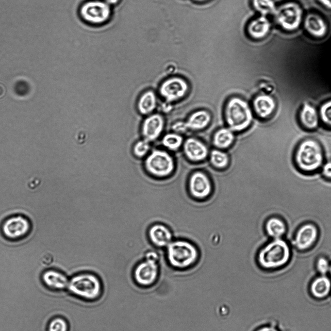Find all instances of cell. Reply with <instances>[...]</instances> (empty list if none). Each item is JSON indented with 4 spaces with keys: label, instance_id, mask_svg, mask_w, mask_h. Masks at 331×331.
I'll return each mask as SVG.
<instances>
[{
    "label": "cell",
    "instance_id": "cell-1",
    "mask_svg": "<svg viewBox=\"0 0 331 331\" xmlns=\"http://www.w3.org/2000/svg\"><path fill=\"white\" fill-rule=\"evenodd\" d=\"M292 254L291 246L284 238L271 239L259 250L256 261L262 269L273 271L288 265Z\"/></svg>",
    "mask_w": 331,
    "mask_h": 331
},
{
    "label": "cell",
    "instance_id": "cell-2",
    "mask_svg": "<svg viewBox=\"0 0 331 331\" xmlns=\"http://www.w3.org/2000/svg\"><path fill=\"white\" fill-rule=\"evenodd\" d=\"M324 163V155L320 144L313 138L302 140L294 156V165L300 172L313 174L320 171Z\"/></svg>",
    "mask_w": 331,
    "mask_h": 331
},
{
    "label": "cell",
    "instance_id": "cell-3",
    "mask_svg": "<svg viewBox=\"0 0 331 331\" xmlns=\"http://www.w3.org/2000/svg\"><path fill=\"white\" fill-rule=\"evenodd\" d=\"M67 289L72 296L86 302H94L102 295L103 286L100 278L90 271L78 272L69 279Z\"/></svg>",
    "mask_w": 331,
    "mask_h": 331
},
{
    "label": "cell",
    "instance_id": "cell-4",
    "mask_svg": "<svg viewBox=\"0 0 331 331\" xmlns=\"http://www.w3.org/2000/svg\"><path fill=\"white\" fill-rule=\"evenodd\" d=\"M167 264L172 268L184 270L198 262L199 252L192 242L184 239H174L164 249Z\"/></svg>",
    "mask_w": 331,
    "mask_h": 331
},
{
    "label": "cell",
    "instance_id": "cell-5",
    "mask_svg": "<svg viewBox=\"0 0 331 331\" xmlns=\"http://www.w3.org/2000/svg\"><path fill=\"white\" fill-rule=\"evenodd\" d=\"M176 165L172 157L166 151L155 149L145 158L143 168L150 177L158 180L169 178L174 173Z\"/></svg>",
    "mask_w": 331,
    "mask_h": 331
},
{
    "label": "cell",
    "instance_id": "cell-6",
    "mask_svg": "<svg viewBox=\"0 0 331 331\" xmlns=\"http://www.w3.org/2000/svg\"><path fill=\"white\" fill-rule=\"evenodd\" d=\"M225 113L226 122L232 131H241L246 129L253 119L248 104L239 98H232L228 102Z\"/></svg>",
    "mask_w": 331,
    "mask_h": 331
},
{
    "label": "cell",
    "instance_id": "cell-7",
    "mask_svg": "<svg viewBox=\"0 0 331 331\" xmlns=\"http://www.w3.org/2000/svg\"><path fill=\"white\" fill-rule=\"evenodd\" d=\"M33 224L26 215L22 214H13L5 218L0 225V232L4 239L11 242L22 240L28 236Z\"/></svg>",
    "mask_w": 331,
    "mask_h": 331
},
{
    "label": "cell",
    "instance_id": "cell-8",
    "mask_svg": "<svg viewBox=\"0 0 331 331\" xmlns=\"http://www.w3.org/2000/svg\"><path fill=\"white\" fill-rule=\"evenodd\" d=\"M273 15L276 24L288 32L297 30L304 18L301 6L295 1L285 2L277 6Z\"/></svg>",
    "mask_w": 331,
    "mask_h": 331
},
{
    "label": "cell",
    "instance_id": "cell-9",
    "mask_svg": "<svg viewBox=\"0 0 331 331\" xmlns=\"http://www.w3.org/2000/svg\"><path fill=\"white\" fill-rule=\"evenodd\" d=\"M187 188L190 196L193 199L203 200L211 196L214 186L209 174L203 169L195 166L188 176Z\"/></svg>",
    "mask_w": 331,
    "mask_h": 331
},
{
    "label": "cell",
    "instance_id": "cell-10",
    "mask_svg": "<svg viewBox=\"0 0 331 331\" xmlns=\"http://www.w3.org/2000/svg\"><path fill=\"white\" fill-rule=\"evenodd\" d=\"M161 274L160 261L142 259L134 265L132 275L135 284L142 288L152 286L158 281Z\"/></svg>",
    "mask_w": 331,
    "mask_h": 331
},
{
    "label": "cell",
    "instance_id": "cell-11",
    "mask_svg": "<svg viewBox=\"0 0 331 331\" xmlns=\"http://www.w3.org/2000/svg\"><path fill=\"white\" fill-rule=\"evenodd\" d=\"M319 236V230L314 222L308 221L300 224L293 236L287 240L292 247L304 252L311 249L316 244Z\"/></svg>",
    "mask_w": 331,
    "mask_h": 331
},
{
    "label": "cell",
    "instance_id": "cell-12",
    "mask_svg": "<svg viewBox=\"0 0 331 331\" xmlns=\"http://www.w3.org/2000/svg\"><path fill=\"white\" fill-rule=\"evenodd\" d=\"M80 15L86 22L100 25L106 22L111 16L110 5L104 0H92L83 3L80 9Z\"/></svg>",
    "mask_w": 331,
    "mask_h": 331
},
{
    "label": "cell",
    "instance_id": "cell-13",
    "mask_svg": "<svg viewBox=\"0 0 331 331\" xmlns=\"http://www.w3.org/2000/svg\"><path fill=\"white\" fill-rule=\"evenodd\" d=\"M147 234L150 244L158 249H165L174 239L169 227L161 222L151 224L147 230Z\"/></svg>",
    "mask_w": 331,
    "mask_h": 331
},
{
    "label": "cell",
    "instance_id": "cell-14",
    "mask_svg": "<svg viewBox=\"0 0 331 331\" xmlns=\"http://www.w3.org/2000/svg\"><path fill=\"white\" fill-rule=\"evenodd\" d=\"M187 83L178 77L169 78L160 86V95L167 102L176 101L183 97L188 90Z\"/></svg>",
    "mask_w": 331,
    "mask_h": 331
},
{
    "label": "cell",
    "instance_id": "cell-15",
    "mask_svg": "<svg viewBox=\"0 0 331 331\" xmlns=\"http://www.w3.org/2000/svg\"><path fill=\"white\" fill-rule=\"evenodd\" d=\"M164 127V119L159 114H152L144 120L141 133L144 139L151 142L156 140L162 133Z\"/></svg>",
    "mask_w": 331,
    "mask_h": 331
},
{
    "label": "cell",
    "instance_id": "cell-16",
    "mask_svg": "<svg viewBox=\"0 0 331 331\" xmlns=\"http://www.w3.org/2000/svg\"><path fill=\"white\" fill-rule=\"evenodd\" d=\"M41 281L46 288L52 291H62L67 289L69 279L61 271L50 268L45 270L41 275Z\"/></svg>",
    "mask_w": 331,
    "mask_h": 331
},
{
    "label": "cell",
    "instance_id": "cell-17",
    "mask_svg": "<svg viewBox=\"0 0 331 331\" xmlns=\"http://www.w3.org/2000/svg\"><path fill=\"white\" fill-rule=\"evenodd\" d=\"M302 23L306 32L314 38H322L327 34L328 24L322 17L317 13H308L304 17Z\"/></svg>",
    "mask_w": 331,
    "mask_h": 331
},
{
    "label": "cell",
    "instance_id": "cell-18",
    "mask_svg": "<svg viewBox=\"0 0 331 331\" xmlns=\"http://www.w3.org/2000/svg\"><path fill=\"white\" fill-rule=\"evenodd\" d=\"M184 154L186 158L193 163H199L204 161L208 155L207 147L198 140L189 138L185 141L183 145Z\"/></svg>",
    "mask_w": 331,
    "mask_h": 331
},
{
    "label": "cell",
    "instance_id": "cell-19",
    "mask_svg": "<svg viewBox=\"0 0 331 331\" xmlns=\"http://www.w3.org/2000/svg\"><path fill=\"white\" fill-rule=\"evenodd\" d=\"M253 107L256 114L262 118H267L275 112L277 103L274 98L270 95L262 94L254 99Z\"/></svg>",
    "mask_w": 331,
    "mask_h": 331
},
{
    "label": "cell",
    "instance_id": "cell-20",
    "mask_svg": "<svg viewBox=\"0 0 331 331\" xmlns=\"http://www.w3.org/2000/svg\"><path fill=\"white\" fill-rule=\"evenodd\" d=\"M264 230L270 239L282 238L287 233V226L282 218L277 215H272L265 221Z\"/></svg>",
    "mask_w": 331,
    "mask_h": 331
},
{
    "label": "cell",
    "instance_id": "cell-21",
    "mask_svg": "<svg viewBox=\"0 0 331 331\" xmlns=\"http://www.w3.org/2000/svg\"><path fill=\"white\" fill-rule=\"evenodd\" d=\"M301 125L308 130H314L318 126L320 117L319 113L312 105L306 103L303 105L299 113Z\"/></svg>",
    "mask_w": 331,
    "mask_h": 331
},
{
    "label": "cell",
    "instance_id": "cell-22",
    "mask_svg": "<svg viewBox=\"0 0 331 331\" xmlns=\"http://www.w3.org/2000/svg\"><path fill=\"white\" fill-rule=\"evenodd\" d=\"M310 291L312 296L317 299L326 298L331 291V280L326 275H321L312 281Z\"/></svg>",
    "mask_w": 331,
    "mask_h": 331
},
{
    "label": "cell",
    "instance_id": "cell-23",
    "mask_svg": "<svg viewBox=\"0 0 331 331\" xmlns=\"http://www.w3.org/2000/svg\"><path fill=\"white\" fill-rule=\"evenodd\" d=\"M157 106V97L152 90H148L142 93L139 97L137 108L140 114L144 116L152 114Z\"/></svg>",
    "mask_w": 331,
    "mask_h": 331
},
{
    "label": "cell",
    "instance_id": "cell-24",
    "mask_svg": "<svg viewBox=\"0 0 331 331\" xmlns=\"http://www.w3.org/2000/svg\"><path fill=\"white\" fill-rule=\"evenodd\" d=\"M210 120V114L206 111L200 110L193 113L184 123L187 130H199L206 127Z\"/></svg>",
    "mask_w": 331,
    "mask_h": 331
},
{
    "label": "cell",
    "instance_id": "cell-25",
    "mask_svg": "<svg viewBox=\"0 0 331 331\" xmlns=\"http://www.w3.org/2000/svg\"><path fill=\"white\" fill-rule=\"evenodd\" d=\"M234 140V135L230 129L222 128L217 131L214 137V144L220 149L229 147Z\"/></svg>",
    "mask_w": 331,
    "mask_h": 331
},
{
    "label": "cell",
    "instance_id": "cell-26",
    "mask_svg": "<svg viewBox=\"0 0 331 331\" xmlns=\"http://www.w3.org/2000/svg\"><path fill=\"white\" fill-rule=\"evenodd\" d=\"M211 166L217 170L226 169L230 165L228 155L225 152L218 150H213L210 154Z\"/></svg>",
    "mask_w": 331,
    "mask_h": 331
},
{
    "label": "cell",
    "instance_id": "cell-27",
    "mask_svg": "<svg viewBox=\"0 0 331 331\" xmlns=\"http://www.w3.org/2000/svg\"><path fill=\"white\" fill-rule=\"evenodd\" d=\"M271 23L265 17H262L256 20L253 25V32L257 38L265 37L271 29Z\"/></svg>",
    "mask_w": 331,
    "mask_h": 331
},
{
    "label": "cell",
    "instance_id": "cell-28",
    "mask_svg": "<svg viewBox=\"0 0 331 331\" xmlns=\"http://www.w3.org/2000/svg\"><path fill=\"white\" fill-rule=\"evenodd\" d=\"M70 326L68 321L61 316H56L49 320L47 325V331H69Z\"/></svg>",
    "mask_w": 331,
    "mask_h": 331
},
{
    "label": "cell",
    "instance_id": "cell-29",
    "mask_svg": "<svg viewBox=\"0 0 331 331\" xmlns=\"http://www.w3.org/2000/svg\"><path fill=\"white\" fill-rule=\"evenodd\" d=\"M182 137L178 134L169 133L166 134L163 138L162 144L170 150H176L182 145Z\"/></svg>",
    "mask_w": 331,
    "mask_h": 331
},
{
    "label": "cell",
    "instance_id": "cell-30",
    "mask_svg": "<svg viewBox=\"0 0 331 331\" xmlns=\"http://www.w3.org/2000/svg\"><path fill=\"white\" fill-rule=\"evenodd\" d=\"M150 149V142L143 139L138 141L134 144L132 152L136 157L143 158L149 154Z\"/></svg>",
    "mask_w": 331,
    "mask_h": 331
},
{
    "label": "cell",
    "instance_id": "cell-31",
    "mask_svg": "<svg viewBox=\"0 0 331 331\" xmlns=\"http://www.w3.org/2000/svg\"><path fill=\"white\" fill-rule=\"evenodd\" d=\"M318 113L320 120L326 126L331 128V99L321 105Z\"/></svg>",
    "mask_w": 331,
    "mask_h": 331
},
{
    "label": "cell",
    "instance_id": "cell-32",
    "mask_svg": "<svg viewBox=\"0 0 331 331\" xmlns=\"http://www.w3.org/2000/svg\"><path fill=\"white\" fill-rule=\"evenodd\" d=\"M257 8L264 15L274 14L277 6L273 0H255Z\"/></svg>",
    "mask_w": 331,
    "mask_h": 331
},
{
    "label": "cell",
    "instance_id": "cell-33",
    "mask_svg": "<svg viewBox=\"0 0 331 331\" xmlns=\"http://www.w3.org/2000/svg\"><path fill=\"white\" fill-rule=\"evenodd\" d=\"M331 263L327 257L320 254L316 257L314 261L315 269L320 275H326L329 272Z\"/></svg>",
    "mask_w": 331,
    "mask_h": 331
},
{
    "label": "cell",
    "instance_id": "cell-34",
    "mask_svg": "<svg viewBox=\"0 0 331 331\" xmlns=\"http://www.w3.org/2000/svg\"><path fill=\"white\" fill-rule=\"evenodd\" d=\"M319 173L325 180L331 181V160L324 163Z\"/></svg>",
    "mask_w": 331,
    "mask_h": 331
},
{
    "label": "cell",
    "instance_id": "cell-35",
    "mask_svg": "<svg viewBox=\"0 0 331 331\" xmlns=\"http://www.w3.org/2000/svg\"><path fill=\"white\" fill-rule=\"evenodd\" d=\"M172 129L176 132L182 133L187 130L184 122L178 121L174 123L172 126Z\"/></svg>",
    "mask_w": 331,
    "mask_h": 331
},
{
    "label": "cell",
    "instance_id": "cell-36",
    "mask_svg": "<svg viewBox=\"0 0 331 331\" xmlns=\"http://www.w3.org/2000/svg\"><path fill=\"white\" fill-rule=\"evenodd\" d=\"M254 331H278L276 328L271 325H262Z\"/></svg>",
    "mask_w": 331,
    "mask_h": 331
},
{
    "label": "cell",
    "instance_id": "cell-37",
    "mask_svg": "<svg viewBox=\"0 0 331 331\" xmlns=\"http://www.w3.org/2000/svg\"><path fill=\"white\" fill-rule=\"evenodd\" d=\"M324 7L331 10V0H317Z\"/></svg>",
    "mask_w": 331,
    "mask_h": 331
},
{
    "label": "cell",
    "instance_id": "cell-38",
    "mask_svg": "<svg viewBox=\"0 0 331 331\" xmlns=\"http://www.w3.org/2000/svg\"><path fill=\"white\" fill-rule=\"evenodd\" d=\"M6 94V88L3 84L0 83V99L4 97Z\"/></svg>",
    "mask_w": 331,
    "mask_h": 331
},
{
    "label": "cell",
    "instance_id": "cell-39",
    "mask_svg": "<svg viewBox=\"0 0 331 331\" xmlns=\"http://www.w3.org/2000/svg\"><path fill=\"white\" fill-rule=\"evenodd\" d=\"M120 0H104L105 2L110 5L116 4L118 3Z\"/></svg>",
    "mask_w": 331,
    "mask_h": 331
},
{
    "label": "cell",
    "instance_id": "cell-40",
    "mask_svg": "<svg viewBox=\"0 0 331 331\" xmlns=\"http://www.w3.org/2000/svg\"><path fill=\"white\" fill-rule=\"evenodd\" d=\"M328 273H329V274L331 277V265H330V269H329Z\"/></svg>",
    "mask_w": 331,
    "mask_h": 331
}]
</instances>
